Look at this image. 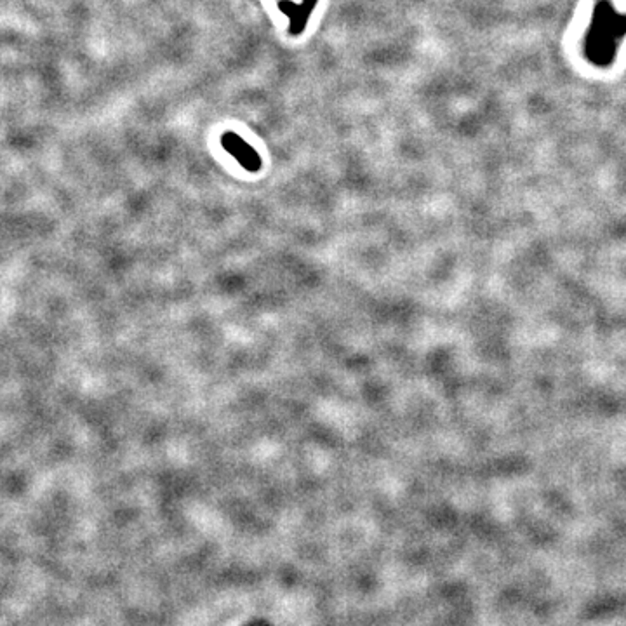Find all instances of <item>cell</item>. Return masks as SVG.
Returning a JSON list of instances; mask_svg holds the SVG:
<instances>
[{
    "label": "cell",
    "instance_id": "cell-1",
    "mask_svg": "<svg viewBox=\"0 0 626 626\" xmlns=\"http://www.w3.org/2000/svg\"><path fill=\"white\" fill-rule=\"evenodd\" d=\"M318 0H277V6L289 20V33L298 37L305 32Z\"/></svg>",
    "mask_w": 626,
    "mask_h": 626
},
{
    "label": "cell",
    "instance_id": "cell-2",
    "mask_svg": "<svg viewBox=\"0 0 626 626\" xmlns=\"http://www.w3.org/2000/svg\"><path fill=\"white\" fill-rule=\"evenodd\" d=\"M221 145L223 148L237 160L246 171L256 172L261 167V157L258 155L256 150L253 148L246 140H242L239 134L235 133H224L221 136Z\"/></svg>",
    "mask_w": 626,
    "mask_h": 626
}]
</instances>
